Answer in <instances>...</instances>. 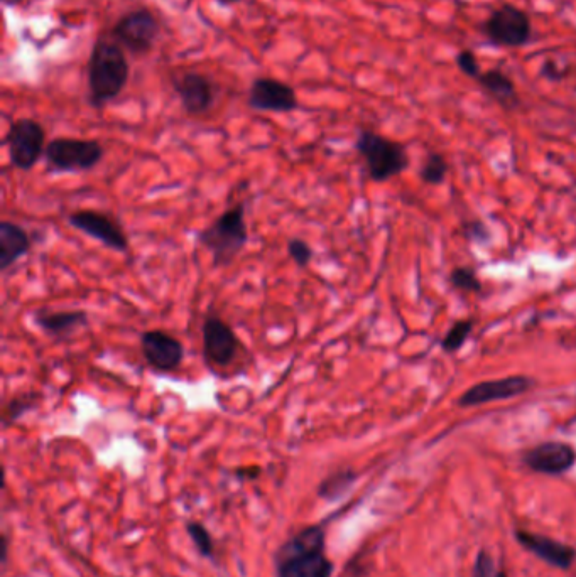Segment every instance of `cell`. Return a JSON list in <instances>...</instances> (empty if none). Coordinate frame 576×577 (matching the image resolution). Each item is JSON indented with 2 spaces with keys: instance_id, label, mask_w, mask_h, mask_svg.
I'll list each match as a JSON object with an SVG mask.
<instances>
[{
  "instance_id": "3957f363",
  "label": "cell",
  "mask_w": 576,
  "mask_h": 577,
  "mask_svg": "<svg viewBox=\"0 0 576 577\" xmlns=\"http://www.w3.org/2000/svg\"><path fill=\"white\" fill-rule=\"evenodd\" d=\"M196 240L212 255L215 267H229L234 264L249 243L244 203L223 211L207 228L198 232Z\"/></svg>"
},
{
  "instance_id": "8992f818",
  "label": "cell",
  "mask_w": 576,
  "mask_h": 577,
  "mask_svg": "<svg viewBox=\"0 0 576 577\" xmlns=\"http://www.w3.org/2000/svg\"><path fill=\"white\" fill-rule=\"evenodd\" d=\"M202 338L203 362L213 372L229 368L242 351V341L235 329L218 314H210L205 318Z\"/></svg>"
},
{
  "instance_id": "52a82bcc",
  "label": "cell",
  "mask_w": 576,
  "mask_h": 577,
  "mask_svg": "<svg viewBox=\"0 0 576 577\" xmlns=\"http://www.w3.org/2000/svg\"><path fill=\"white\" fill-rule=\"evenodd\" d=\"M6 146L12 168L31 171L46 152V130L33 119H19L7 130Z\"/></svg>"
},
{
  "instance_id": "83f0119b",
  "label": "cell",
  "mask_w": 576,
  "mask_h": 577,
  "mask_svg": "<svg viewBox=\"0 0 576 577\" xmlns=\"http://www.w3.org/2000/svg\"><path fill=\"white\" fill-rule=\"evenodd\" d=\"M568 66L560 65L556 61L548 60L544 61L543 68H541V75L546 78V80L560 81L568 75Z\"/></svg>"
},
{
  "instance_id": "484cf974",
  "label": "cell",
  "mask_w": 576,
  "mask_h": 577,
  "mask_svg": "<svg viewBox=\"0 0 576 577\" xmlns=\"http://www.w3.org/2000/svg\"><path fill=\"white\" fill-rule=\"evenodd\" d=\"M457 65L458 68L462 70L463 75H467L468 78H473V80H477L480 73H482V71H480L479 60H477V56H475L470 49H463V51L458 53Z\"/></svg>"
},
{
  "instance_id": "603a6c76",
  "label": "cell",
  "mask_w": 576,
  "mask_h": 577,
  "mask_svg": "<svg viewBox=\"0 0 576 577\" xmlns=\"http://www.w3.org/2000/svg\"><path fill=\"white\" fill-rule=\"evenodd\" d=\"M450 281H452L453 286L462 289V291L473 292V294L482 292V282L477 279L475 270L470 269V267H457V269L452 270Z\"/></svg>"
},
{
  "instance_id": "6da1fadb",
  "label": "cell",
  "mask_w": 576,
  "mask_h": 577,
  "mask_svg": "<svg viewBox=\"0 0 576 577\" xmlns=\"http://www.w3.org/2000/svg\"><path fill=\"white\" fill-rule=\"evenodd\" d=\"M131 75L124 48L115 41L100 38L88 58V95L90 105L102 108L119 97Z\"/></svg>"
},
{
  "instance_id": "2e32d148",
  "label": "cell",
  "mask_w": 576,
  "mask_h": 577,
  "mask_svg": "<svg viewBox=\"0 0 576 577\" xmlns=\"http://www.w3.org/2000/svg\"><path fill=\"white\" fill-rule=\"evenodd\" d=\"M34 323L43 333L56 341H66L77 335L78 331L90 324L87 311L68 309V311H48L41 309L33 316Z\"/></svg>"
},
{
  "instance_id": "5bb4252c",
  "label": "cell",
  "mask_w": 576,
  "mask_h": 577,
  "mask_svg": "<svg viewBox=\"0 0 576 577\" xmlns=\"http://www.w3.org/2000/svg\"><path fill=\"white\" fill-rule=\"evenodd\" d=\"M173 87L188 115L198 117V115L207 114L208 110H212L215 105L217 88L207 75L188 71L174 78Z\"/></svg>"
},
{
  "instance_id": "ba28073f",
  "label": "cell",
  "mask_w": 576,
  "mask_h": 577,
  "mask_svg": "<svg viewBox=\"0 0 576 577\" xmlns=\"http://www.w3.org/2000/svg\"><path fill=\"white\" fill-rule=\"evenodd\" d=\"M112 38L132 56H144L151 53L158 43L161 26L158 17L149 9H136L120 17L112 27Z\"/></svg>"
},
{
  "instance_id": "cb8c5ba5",
  "label": "cell",
  "mask_w": 576,
  "mask_h": 577,
  "mask_svg": "<svg viewBox=\"0 0 576 577\" xmlns=\"http://www.w3.org/2000/svg\"><path fill=\"white\" fill-rule=\"evenodd\" d=\"M286 249H288L289 257H291L294 264L298 265L299 269H306L311 264L313 255H315L310 243L303 240V238H291Z\"/></svg>"
},
{
  "instance_id": "7a4b0ae2",
  "label": "cell",
  "mask_w": 576,
  "mask_h": 577,
  "mask_svg": "<svg viewBox=\"0 0 576 577\" xmlns=\"http://www.w3.org/2000/svg\"><path fill=\"white\" fill-rule=\"evenodd\" d=\"M274 562L278 577H330L333 571L321 527L299 530L279 547Z\"/></svg>"
},
{
  "instance_id": "d4e9b609",
  "label": "cell",
  "mask_w": 576,
  "mask_h": 577,
  "mask_svg": "<svg viewBox=\"0 0 576 577\" xmlns=\"http://www.w3.org/2000/svg\"><path fill=\"white\" fill-rule=\"evenodd\" d=\"M354 480L355 475L352 471H340L337 475L330 476L327 481H323L321 495H337V493L352 485Z\"/></svg>"
},
{
  "instance_id": "4316f807",
  "label": "cell",
  "mask_w": 576,
  "mask_h": 577,
  "mask_svg": "<svg viewBox=\"0 0 576 577\" xmlns=\"http://www.w3.org/2000/svg\"><path fill=\"white\" fill-rule=\"evenodd\" d=\"M188 532H190L191 539L195 542L196 547L200 549V552L205 554V556H210L213 551V542L207 529L202 527V525L190 524L188 525Z\"/></svg>"
},
{
  "instance_id": "7402d4cb",
  "label": "cell",
  "mask_w": 576,
  "mask_h": 577,
  "mask_svg": "<svg viewBox=\"0 0 576 577\" xmlns=\"http://www.w3.org/2000/svg\"><path fill=\"white\" fill-rule=\"evenodd\" d=\"M419 174H421L423 183L431 184V186L441 184L445 181L446 174H448V162L445 161V157L441 156V154L433 152V154L426 157Z\"/></svg>"
},
{
  "instance_id": "7c38bea8",
  "label": "cell",
  "mask_w": 576,
  "mask_h": 577,
  "mask_svg": "<svg viewBox=\"0 0 576 577\" xmlns=\"http://www.w3.org/2000/svg\"><path fill=\"white\" fill-rule=\"evenodd\" d=\"M536 385V380L526 375L495 378L485 382L475 383L473 387L463 392L458 399L460 407H475V405L490 404L499 400L514 399L517 395L526 394Z\"/></svg>"
},
{
  "instance_id": "4fadbf2b",
  "label": "cell",
  "mask_w": 576,
  "mask_h": 577,
  "mask_svg": "<svg viewBox=\"0 0 576 577\" xmlns=\"http://www.w3.org/2000/svg\"><path fill=\"white\" fill-rule=\"evenodd\" d=\"M247 103L252 110L272 114H289L299 107L298 97L291 85L267 76L252 81Z\"/></svg>"
},
{
  "instance_id": "9c48e42d",
  "label": "cell",
  "mask_w": 576,
  "mask_h": 577,
  "mask_svg": "<svg viewBox=\"0 0 576 577\" xmlns=\"http://www.w3.org/2000/svg\"><path fill=\"white\" fill-rule=\"evenodd\" d=\"M484 33L497 46L521 48L533 36V26L526 12L506 4L490 14L484 24Z\"/></svg>"
},
{
  "instance_id": "e0dca14e",
  "label": "cell",
  "mask_w": 576,
  "mask_h": 577,
  "mask_svg": "<svg viewBox=\"0 0 576 577\" xmlns=\"http://www.w3.org/2000/svg\"><path fill=\"white\" fill-rule=\"evenodd\" d=\"M31 247H33L31 237L21 225L11 220L0 222V270L2 272H7L24 255H28Z\"/></svg>"
},
{
  "instance_id": "44dd1931",
  "label": "cell",
  "mask_w": 576,
  "mask_h": 577,
  "mask_svg": "<svg viewBox=\"0 0 576 577\" xmlns=\"http://www.w3.org/2000/svg\"><path fill=\"white\" fill-rule=\"evenodd\" d=\"M473 324H475L473 319H460V321L453 324L450 331L446 333L445 338L441 340L443 351L455 353V351L460 350L465 345L468 336L472 335Z\"/></svg>"
},
{
  "instance_id": "f1b7e54d",
  "label": "cell",
  "mask_w": 576,
  "mask_h": 577,
  "mask_svg": "<svg viewBox=\"0 0 576 577\" xmlns=\"http://www.w3.org/2000/svg\"><path fill=\"white\" fill-rule=\"evenodd\" d=\"M468 237H473L475 240H479V242H484V240L489 238V232L485 230L482 223H472V225H468Z\"/></svg>"
},
{
  "instance_id": "30bf717a",
  "label": "cell",
  "mask_w": 576,
  "mask_h": 577,
  "mask_svg": "<svg viewBox=\"0 0 576 577\" xmlns=\"http://www.w3.org/2000/svg\"><path fill=\"white\" fill-rule=\"evenodd\" d=\"M68 225L119 254L129 252V237L114 216L95 210H78L68 215Z\"/></svg>"
},
{
  "instance_id": "8fae6325",
  "label": "cell",
  "mask_w": 576,
  "mask_h": 577,
  "mask_svg": "<svg viewBox=\"0 0 576 577\" xmlns=\"http://www.w3.org/2000/svg\"><path fill=\"white\" fill-rule=\"evenodd\" d=\"M141 353L154 372H176L185 360V346L163 329H147L141 335Z\"/></svg>"
},
{
  "instance_id": "4dcf8cb0",
  "label": "cell",
  "mask_w": 576,
  "mask_h": 577,
  "mask_svg": "<svg viewBox=\"0 0 576 577\" xmlns=\"http://www.w3.org/2000/svg\"><path fill=\"white\" fill-rule=\"evenodd\" d=\"M497 577H507L506 574H504V572H499V574H497Z\"/></svg>"
},
{
  "instance_id": "277c9868",
  "label": "cell",
  "mask_w": 576,
  "mask_h": 577,
  "mask_svg": "<svg viewBox=\"0 0 576 577\" xmlns=\"http://www.w3.org/2000/svg\"><path fill=\"white\" fill-rule=\"evenodd\" d=\"M355 149L364 159L370 179L375 183H386L408 169L409 156L403 144L374 130H360Z\"/></svg>"
},
{
  "instance_id": "ffe728a7",
  "label": "cell",
  "mask_w": 576,
  "mask_h": 577,
  "mask_svg": "<svg viewBox=\"0 0 576 577\" xmlns=\"http://www.w3.org/2000/svg\"><path fill=\"white\" fill-rule=\"evenodd\" d=\"M39 400H41V394H38V392H24V394L14 395L11 400H7V404L2 409L4 426H11V424L26 416L28 412L36 409Z\"/></svg>"
},
{
  "instance_id": "d6986e66",
  "label": "cell",
  "mask_w": 576,
  "mask_h": 577,
  "mask_svg": "<svg viewBox=\"0 0 576 577\" xmlns=\"http://www.w3.org/2000/svg\"><path fill=\"white\" fill-rule=\"evenodd\" d=\"M477 81H479L480 87L484 88L485 92L489 93L490 97L499 103L500 107L514 110L521 102L519 95H517L516 85L512 83L511 78L506 73H502L500 70H489L485 71V73H480Z\"/></svg>"
},
{
  "instance_id": "f546056e",
  "label": "cell",
  "mask_w": 576,
  "mask_h": 577,
  "mask_svg": "<svg viewBox=\"0 0 576 577\" xmlns=\"http://www.w3.org/2000/svg\"><path fill=\"white\" fill-rule=\"evenodd\" d=\"M218 2L223 4V6H234V4H239L242 0H218Z\"/></svg>"
},
{
  "instance_id": "5b68a950",
  "label": "cell",
  "mask_w": 576,
  "mask_h": 577,
  "mask_svg": "<svg viewBox=\"0 0 576 577\" xmlns=\"http://www.w3.org/2000/svg\"><path fill=\"white\" fill-rule=\"evenodd\" d=\"M105 149L95 139L58 137L48 142L44 159L53 173H87L97 168Z\"/></svg>"
},
{
  "instance_id": "ac0fdd59",
  "label": "cell",
  "mask_w": 576,
  "mask_h": 577,
  "mask_svg": "<svg viewBox=\"0 0 576 577\" xmlns=\"http://www.w3.org/2000/svg\"><path fill=\"white\" fill-rule=\"evenodd\" d=\"M516 537L528 551L533 552V554L541 557L543 561L553 564V566L568 569L575 561L576 552L568 545L561 544V542L548 539V537H543V535L524 532V530L516 532Z\"/></svg>"
},
{
  "instance_id": "9a60e30c",
  "label": "cell",
  "mask_w": 576,
  "mask_h": 577,
  "mask_svg": "<svg viewBox=\"0 0 576 577\" xmlns=\"http://www.w3.org/2000/svg\"><path fill=\"white\" fill-rule=\"evenodd\" d=\"M575 451L570 444L543 443L529 449L522 459L531 470L544 475H561L575 464Z\"/></svg>"
}]
</instances>
